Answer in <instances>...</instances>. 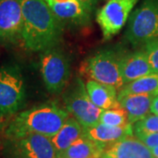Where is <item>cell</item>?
Segmentation results:
<instances>
[{
    "mask_svg": "<svg viewBox=\"0 0 158 158\" xmlns=\"http://www.w3.org/2000/svg\"><path fill=\"white\" fill-rule=\"evenodd\" d=\"M76 1L78 2L80 6H82L88 13L91 14V12L95 9L99 0H76Z\"/></svg>",
    "mask_w": 158,
    "mask_h": 158,
    "instance_id": "24",
    "label": "cell"
},
{
    "mask_svg": "<svg viewBox=\"0 0 158 158\" xmlns=\"http://www.w3.org/2000/svg\"><path fill=\"white\" fill-rule=\"evenodd\" d=\"M23 11L21 0H0V43L22 41Z\"/></svg>",
    "mask_w": 158,
    "mask_h": 158,
    "instance_id": "10",
    "label": "cell"
},
{
    "mask_svg": "<svg viewBox=\"0 0 158 158\" xmlns=\"http://www.w3.org/2000/svg\"><path fill=\"white\" fill-rule=\"evenodd\" d=\"M105 148L83 135L65 151L58 154L57 158H102Z\"/></svg>",
    "mask_w": 158,
    "mask_h": 158,
    "instance_id": "17",
    "label": "cell"
},
{
    "mask_svg": "<svg viewBox=\"0 0 158 158\" xmlns=\"http://www.w3.org/2000/svg\"><path fill=\"white\" fill-rule=\"evenodd\" d=\"M85 88L90 100L101 110L120 106L118 99V90L111 85L87 80Z\"/></svg>",
    "mask_w": 158,
    "mask_h": 158,
    "instance_id": "16",
    "label": "cell"
},
{
    "mask_svg": "<svg viewBox=\"0 0 158 158\" xmlns=\"http://www.w3.org/2000/svg\"><path fill=\"white\" fill-rule=\"evenodd\" d=\"M99 123L111 127H125L130 124L127 113L121 106L112 109L103 110L99 117Z\"/></svg>",
    "mask_w": 158,
    "mask_h": 158,
    "instance_id": "20",
    "label": "cell"
},
{
    "mask_svg": "<svg viewBox=\"0 0 158 158\" xmlns=\"http://www.w3.org/2000/svg\"><path fill=\"white\" fill-rule=\"evenodd\" d=\"M84 128L79 122L74 118H69L55 136L51 138L57 154L65 151L75 141L83 135Z\"/></svg>",
    "mask_w": 158,
    "mask_h": 158,
    "instance_id": "18",
    "label": "cell"
},
{
    "mask_svg": "<svg viewBox=\"0 0 158 158\" xmlns=\"http://www.w3.org/2000/svg\"><path fill=\"white\" fill-rule=\"evenodd\" d=\"M139 0H108L98 11L96 20L105 40L113 38L124 27Z\"/></svg>",
    "mask_w": 158,
    "mask_h": 158,
    "instance_id": "8",
    "label": "cell"
},
{
    "mask_svg": "<svg viewBox=\"0 0 158 158\" xmlns=\"http://www.w3.org/2000/svg\"><path fill=\"white\" fill-rule=\"evenodd\" d=\"M102 158H155L151 149L137 137L127 135L106 145Z\"/></svg>",
    "mask_w": 158,
    "mask_h": 158,
    "instance_id": "11",
    "label": "cell"
},
{
    "mask_svg": "<svg viewBox=\"0 0 158 158\" xmlns=\"http://www.w3.org/2000/svg\"><path fill=\"white\" fill-rule=\"evenodd\" d=\"M133 94H158V74H151L129 84L118 90V98Z\"/></svg>",
    "mask_w": 158,
    "mask_h": 158,
    "instance_id": "19",
    "label": "cell"
},
{
    "mask_svg": "<svg viewBox=\"0 0 158 158\" xmlns=\"http://www.w3.org/2000/svg\"><path fill=\"white\" fill-rule=\"evenodd\" d=\"M64 102L68 113L78 121L84 129L99 123L103 110L90 100L85 84L80 78L77 79L73 88L67 93Z\"/></svg>",
    "mask_w": 158,
    "mask_h": 158,
    "instance_id": "7",
    "label": "cell"
},
{
    "mask_svg": "<svg viewBox=\"0 0 158 158\" xmlns=\"http://www.w3.org/2000/svg\"><path fill=\"white\" fill-rule=\"evenodd\" d=\"M155 96L156 94H133L118 98L120 106L127 113L130 124L134 125L149 114Z\"/></svg>",
    "mask_w": 158,
    "mask_h": 158,
    "instance_id": "15",
    "label": "cell"
},
{
    "mask_svg": "<svg viewBox=\"0 0 158 158\" xmlns=\"http://www.w3.org/2000/svg\"><path fill=\"white\" fill-rule=\"evenodd\" d=\"M125 36L134 47L158 38V0H142L130 15Z\"/></svg>",
    "mask_w": 158,
    "mask_h": 158,
    "instance_id": "3",
    "label": "cell"
},
{
    "mask_svg": "<svg viewBox=\"0 0 158 158\" xmlns=\"http://www.w3.org/2000/svg\"><path fill=\"white\" fill-rule=\"evenodd\" d=\"M22 42L33 52L55 48L62 38L63 25L44 0H21Z\"/></svg>",
    "mask_w": 158,
    "mask_h": 158,
    "instance_id": "1",
    "label": "cell"
},
{
    "mask_svg": "<svg viewBox=\"0 0 158 158\" xmlns=\"http://www.w3.org/2000/svg\"><path fill=\"white\" fill-rule=\"evenodd\" d=\"M150 113L158 115V94L156 95L155 98H153L151 107H150Z\"/></svg>",
    "mask_w": 158,
    "mask_h": 158,
    "instance_id": "25",
    "label": "cell"
},
{
    "mask_svg": "<svg viewBox=\"0 0 158 158\" xmlns=\"http://www.w3.org/2000/svg\"><path fill=\"white\" fill-rule=\"evenodd\" d=\"M69 118L67 110L54 104L40 105L15 115L6 130L7 139L29 134H38L52 138Z\"/></svg>",
    "mask_w": 158,
    "mask_h": 158,
    "instance_id": "2",
    "label": "cell"
},
{
    "mask_svg": "<svg viewBox=\"0 0 158 158\" xmlns=\"http://www.w3.org/2000/svg\"><path fill=\"white\" fill-rule=\"evenodd\" d=\"M27 98L26 83L19 68L6 65L0 68V120L21 110Z\"/></svg>",
    "mask_w": 158,
    "mask_h": 158,
    "instance_id": "4",
    "label": "cell"
},
{
    "mask_svg": "<svg viewBox=\"0 0 158 158\" xmlns=\"http://www.w3.org/2000/svg\"><path fill=\"white\" fill-rule=\"evenodd\" d=\"M119 60L120 56L113 51H99L82 62L80 73L87 80L111 85L118 90L124 86Z\"/></svg>",
    "mask_w": 158,
    "mask_h": 158,
    "instance_id": "5",
    "label": "cell"
},
{
    "mask_svg": "<svg viewBox=\"0 0 158 158\" xmlns=\"http://www.w3.org/2000/svg\"><path fill=\"white\" fill-rule=\"evenodd\" d=\"M135 135L149 148L158 147V133H136Z\"/></svg>",
    "mask_w": 158,
    "mask_h": 158,
    "instance_id": "23",
    "label": "cell"
},
{
    "mask_svg": "<svg viewBox=\"0 0 158 158\" xmlns=\"http://www.w3.org/2000/svg\"><path fill=\"white\" fill-rule=\"evenodd\" d=\"M40 70L46 88L50 93H60L67 85L70 69L67 57L57 48H50L40 55Z\"/></svg>",
    "mask_w": 158,
    "mask_h": 158,
    "instance_id": "6",
    "label": "cell"
},
{
    "mask_svg": "<svg viewBox=\"0 0 158 158\" xmlns=\"http://www.w3.org/2000/svg\"><path fill=\"white\" fill-rule=\"evenodd\" d=\"M119 62L124 85L136 79L155 74L144 49L120 56Z\"/></svg>",
    "mask_w": 158,
    "mask_h": 158,
    "instance_id": "12",
    "label": "cell"
},
{
    "mask_svg": "<svg viewBox=\"0 0 158 158\" xmlns=\"http://www.w3.org/2000/svg\"><path fill=\"white\" fill-rule=\"evenodd\" d=\"M48 5H50V4H54V3H64V2H67L69 0H44Z\"/></svg>",
    "mask_w": 158,
    "mask_h": 158,
    "instance_id": "26",
    "label": "cell"
},
{
    "mask_svg": "<svg viewBox=\"0 0 158 158\" xmlns=\"http://www.w3.org/2000/svg\"><path fill=\"white\" fill-rule=\"evenodd\" d=\"M7 154L10 158H57L56 149L51 138L29 134L8 139Z\"/></svg>",
    "mask_w": 158,
    "mask_h": 158,
    "instance_id": "9",
    "label": "cell"
},
{
    "mask_svg": "<svg viewBox=\"0 0 158 158\" xmlns=\"http://www.w3.org/2000/svg\"><path fill=\"white\" fill-rule=\"evenodd\" d=\"M83 135L92 141H97L105 146L119 141L127 135H133V125L125 127H111L98 123L89 128L84 129Z\"/></svg>",
    "mask_w": 158,
    "mask_h": 158,
    "instance_id": "14",
    "label": "cell"
},
{
    "mask_svg": "<svg viewBox=\"0 0 158 158\" xmlns=\"http://www.w3.org/2000/svg\"><path fill=\"white\" fill-rule=\"evenodd\" d=\"M144 51L147 54L154 73L158 74V38L145 44Z\"/></svg>",
    "mask_w": 158,
    "mask_h": 158,
    "instance_id": "22",
    "label": "cell"
},
{
    "mask_svg": "<svg viewBox=\"0 0 158 158\" xmlns=\"http://www.w3.org/2000/svg\"><path fill=\"white\" fill-rule=\"evenodd\" d=\"M134 133H158V115L148 114L133 125Z\"/></svg>",
    "mask_w": 158,
    "mask_h": 158,
    "instance_id": "21",
    "label": "cell"
},
{
    "mask_svg": "<svg viewBox=\"0 0 158 158\" xmlns=\"http://www.w3.org/2000/svg\"><path fill=\"white\" fill-rule=\"evenodd\" d=\"M150 149H151V152H152L154 157L158 158V147L153 148H150Z\"/></svg>",
    "mask_w": 158,
    "mask_h": 158,
    "instance_id": "27",
    "label": "cell"
},
{
    "mask_svg": "<svg viewBox=\"0 0 158 158\" xmlns=\"http://www.w3.org/2000/svg\"><path fill=\"white\" fill-rule=\"evenodd\" d=\"M56 18L64 24L85 26L90 20V14L85 11L76 0L48 5Z\"/></svg>",
    "mask_w": 158,
    "mask_h": 158,
    "instance_id": "13",
    "label": "cell"
}]
</instances>
